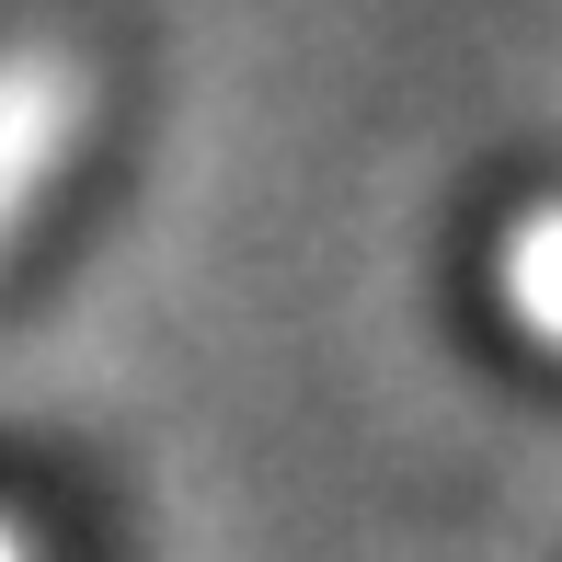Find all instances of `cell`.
<instances>
[{
    "mask_svg": "<svg viewBox=\"0 0 562 562\" xmlns=\"http://www.w3.org/2000/svg\"><path fill=\"white\" fill-rule=\"evenodd\" d=\"M81 115H92V81L58 58V46H12V58H0V252H12V229L35 218V195L58 184Z\"/></svg>",
    "mask_w": 562,
    "mask_h": 562,
    "instance_id": "1",
    "label": "cell"
},
{
    "mask_svg": "<svg viewBox=\"0 0 562 562\" xmlns=\"http://www.w3.org/2000/svg\"><path fill=\"white\" fill-rule=\"evenodd\" d=\"M505 311H517L540 345H562V207L505 229Z\"/></svg>",
    "mask_w": 562,
    "mask_h": 562,
    "instance_id": "2",
    "label": "cell"
},
{
    "mask_svg": "<svg viewBox=\"0 0 562 562\" xmlns=\"http://www.w3.org/2000/svg\"><path fill=\"white\" fill-rule=\"evenodd\" d=\"M0 562H35V551H23V528H12V517H0Z\"/></svg>",
    "mask_w": 562,
    "mask_h": 562,
    "instance_id": "3",
    "label": "cell"
}]
</instances>
